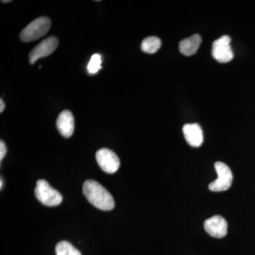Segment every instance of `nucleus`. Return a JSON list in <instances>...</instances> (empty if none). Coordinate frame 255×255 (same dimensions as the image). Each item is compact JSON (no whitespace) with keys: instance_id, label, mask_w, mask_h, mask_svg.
I'll return each mask as SVG.
<instances>
[{"instance_id":"nucleus-1","label":"nucleus","mask_w":255,"mask_h":255,"mask_svg":"<svg viewBox=\"0 0 255 255\" xmlns=\"http://www.w3.org/2000/svg\"><path fill=\"white\" fill-rule=\"evenodd\" d=\"M84 195L92 205L102 211H111L115 206L114 198L100 183L92 179L85 181L83 184Z\"/></svg>"},{"instance_id":"nucleus-2","label":"nucleus","mask_w":255,"mask_h":255,"mask_svg":"<svg viewBox=\"0 0 255 255\" xmlns=\"http://www.w3.org/2000/svg\"><path fill=\"white\" fill-rule=\"evenodd\" d=\"M51 26L50 18L41 16L31 21L21 32L20 38L23 42H31L39 39L48 33Z\"/></svg>"},{"instance_id":"nucleus-3","label":"nucleus","mask_w":255,"mask_h":255,"mask_svg":"<svg viewBox=\"0 0 255 255\" xmlns=\"http://www.w3.org/2000/svg\"><path fill=\"white\" fill-rule=\"evenodd\" d=\"M35 195L41 204L49 207L58 206L63 201L61 194L50 187V184L45 179L37 181Z\"/></svg>"},{"instance_id":"nucleus-4","label":"nucleus","mask_w":255,"mask_h":255,"mask_svg":"<svg viewBox=\"0 0 255 255\" xmlns=\"http://www.w3.org/2000/svg\"><path fill=\"white\" fill-rule=\"evenodd\" d=\"M214 166L217 172L218 178L209 184L210 190L212 191L228 190L232 185L233 179L232 171L227 164L222 162H216Z\"/></svg>"},{"instance_id":"nucleus-5","label":"nucleus","mask_w":255,"mask_h":255,"mask_svg":"<svg viewBox=\"0 0 255 255\" xmlns=\"http://www.w3.org/2000/svg\"><path fill=\"white\" fill-rule=\"evenodd\" d=\"M231 37L223 36L213 43L212 55L215 60L226 63L233 60V52L231 46Z\"/></svg>"},{"instance_id":"nucleus-6","label":"nucleus","mask_w":255,"mask_h":255,"mask_svg":"<svg viewBox=\"0 0 255 255\" xmlns=\"http://www.w3.org/2000/svg\"><path fill=\"white\" fill-rule=\"evenodd\" d=\"M97 163L104 172L114 174L120 167V159L113 151L107 148L100 149L96 153Z\"/></svg>"},{"instance_id":"nucleus-7","label":"nucleus","mask_w":255,"mask_h":255,"mask_svg":"<svg viewBox=\"0 0 255 255\" xmlns=\"http://www.w3.org/2000/svg\"><path fill=\"white\" fill-rule=\"evenodd\" d=\"M58 43L59 41L55 36H50L43 40L30 52V63H35L40 58L51 55L56 50Z\"/></svg>"},{"instance_id":"nucleus-8","label":"nucleus","mask_w":255,"mask_h":255,"mask_svg":"<svg viewBox=\"0 0 255 255\" xmlns=\"http://www.w3.org/2000/svg\"><path fill=\"white\" fill-rule=\"evenodd\" d=\"M204 229L210 236L222 238L227 235L228 223L222 216L216 215L206 220L204 223Z\"/></svg>"},{"instance_id":"nucleus-9","label":"nucleus","mask_w":255,"mask_h":255,"mask_svg":"<svg viewBox=\"0 0 255 255\" xmlns=\"http://www.w3.org/2000/svg\"><path fill=\"white\" fill-rule=\"evenodd\" d=\"M183 133L189 145L192 147H200L204 142V134L199 124H185L183 127Z\"/></svg>"},{"instance_id":"nucleus-10","label":"nucleus","mask_w":255,"mask_h":255,"mask_svg":"<svg viewBox=\"0 0 255 255\" xmlns=\"http://www.w3.org/2000/svg\"><path fill=\"white\" fill-rule=\"evenodd\" d=\"M58 131L65 137H70L75 129V119L73 114L68 110H64L58 115L56 121Z\"/></svg>"},{"instance_id":"nucleus-11","label":"nucleus","mask_w":255,"mask_h":255,"mask_svg":"<svg viewBox=\"0 0 255 255\" xmlns=\"http://www.w3.org/2000/svg\"><path fill=\"white\" fill-rule=\"evenodd\" d=\"M201 42H202V39H201L200 35H193L189 38L182 40L179 43V50L183 55L191 56V55L195 54L198 51L201 46Z\"/></svg>"},{"instance_id":"nucleus-12","label":"nucleus","mask_w":255,"mask_h":255,"mask_svg":"<svg viewBox=\"0 0 255 255\" xmlns=\"http://www.w3.org/2000/svg\"><path fill=\"white\" fill-rule=\"evenodd\" d=\"M161 45L162 42L158 37L148 36L142 41L141 49L145 53L152 54L159 49Z\"/></svg>"},{"instance_id":"nucleus-13","label":"nucleus","mask_w":255,"mask_h":255,"mask_svg":"<svg viewBox=\"0 0 255 255\" xmlns=\"http://www.w3.org/2000/svg\"><path fill=\"white\" fill-rule=\"evenodd\" d=\"M56 255H82L77 248L68 241H61L55 247Z\"/></svg>"},{"instance_id":"nucleus-14","label":"nucleus","mask_w":255,"mask_h":255,"mask_svg":"<svg viewBox=\"0 0 255 255\" xmlns=\"http://www.w3.org/2000/svg\"><path fill=\"white\" fill-rule=\"evenodd\" d=\"M101 64H102L101 55L98 53L94 54L87 65V71L91 75L98 73L99 70L102 68Z\"/></svg>"},{"instance_id":"nucleus-15","label":"nucleus","mask_w":255,"mask_h":255,"mask_svg":"<svg viewBox=\"0 0 255 255\" xmlns=\"http://www.w3.org/2000/svg\"><path fill=\"white\" fill-rule=\"evenodd\" d=\"M6 147L5 145L4 142L1 140L0 141V160H2L4 158V156L6 155Z\"/></svg>"},{"instance_id":"nucleus-16","label":"nucleus","mask_w":255,"mask_h":255,"mask_svg":"<svg viewBox=\"0 0 255 255\" xmlns=\"http://www.w3.org/2000/svg\"><path fill=\"white\" fill-rule=\"evenodd\" d=\"M5 109V104L2 99L0 100V113H2Z\"/></svg>"},{"instance_id":"nucleus-17","label":"nucleus","mask_w":255,"mask_h":255,"mask_svg":"<svg viewBox=\"0 0 255 255\" xmlns=\"http://www.w3.org/2000/svg\"><path fill=\"white\" fill-rule=\"evenodd\" d=\"M2 179H1V184H0V187H1V189H2Z\"/></svg>"},{"instance_id":"nucleus-18","label":"nucleus","mask_w":255,"mask_h":255,"mask_svg":"<svg viewBox=\"0 0 255 255\" xmlns=\"http://www.w3.org/2000/svg\"><path fill=\"white\" fill-rule=\"evenodd\" d=\"M11 1H1V2L6 3V2H11Z\"/></svg>"}]
</instances>
